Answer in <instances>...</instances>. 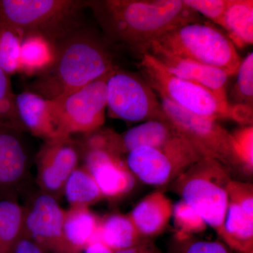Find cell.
<instances>
[{
    "mask_svg": "<svg viewBox=\"0 0 253 253\" xmlns=\"http://www.w3.org/2000/svg\"><path fill=\"white\" fill-rule=\"evenodd\" d=\"M198 14L203 15L214 24L220 26L229 0H183Z\"/></svg>",
    "mask_w": 253,
    "mask_h": 253,
    "instance_id": "4dcf8cb0",
    "label": "cell"
},
{
    "mask_svg": "<svg viewBox=\"0 0 253 253\" xmlns=\"http://www.w3.org/2000/svg\"><path fill=\"white\" fill-rule=\"evenodd\" d=\"M25 235L24 210L18 200H0V253H13Z\"/></svg>",
    "mask_w": 253,
    "mask_h": 253,
    "instance_id": "cb8c5ba5",
    "label": "cell"
},
{
    "mask_svg": "<svg viewBox=\"0 0 253 253\" xmlns=\"http://www.w3.org/2000/svg\"><path fill=\"white\" fill-rule=\"evenodd\" d=\"M180 136L168 120L146 121L121 134L114 131L113 150L119 156H126L132 150L144 146L162 147Z\"/></svg>",
    "mask_w": 253,
    "mask_h": 253,
    "instance_id": "ac0fdd59",
    "label": "cell"
},
{
    "mask_svg": "<svg viewBox=\"0 0 253 253\" xmlns=\"http://www.w3.org/2000/svg\"><path fill=\"white\" fill-rule=\"evenodd\" d=\"M231 171L215 160L203 158L173 181V189L220 235L228 206Z\"/></svg>",
    "mask_w": 253,
    "mask_h": 253,
    "instance_id": "5b68a950",
    "label": "cell"
},
{
    "mask_svg": "<svg viewBox=\"0 0 253 253\" xmlns=\"http://www.w3.org/2000/svg\"><path fill=\"white\" fill-rule=\"evenodd\" d=\"M13 253H47L33 240L25 235L18 241Z\"/></svg>",
    "mask_w": 253,
    "mask_h": 253,
    "instance_id": "d6a6232c",
    "label": "cell"
},
{
    "mask_svg": "<svg viewBox=\"0 0 253 253\" xmlns=\"http://www.w3.org/2000/svg\"><path fill=\"white\" fill-rule=\"evenodd\" d=\"M139 66L145 80L160 97L193 114L215 121L231 120L239 124V104H222L209 89L169 73L149 53L141 56Z\"/></svg>",
    "mask_w": 253,
    "mask_h": 253,
    "instance_id": "8992f818",
    "label": "cell"
},
{
    "mask_svg": "<svg viewBox=\"0 0 253 253\" xmlns=\"http://www.w3.org/2000/svg\"><path fill=\"white\" fill-rule=\"evenodd\" d=\"M152 56L169 73L209 89L222 104H231L226 94L229 76L222 70L172 55L158 54Z\"/></svg>",
    "mask_w": 253,
    "mask_h": 253,
    "instance_id": "e0dca14e",
    "label": "cell"
},
{
    "mask_svg": "<svg viewBox=\"0 0 253 253\" xmlns=\"http://www.w3.org/2000/svg\"><path fill=\"white\" fill-rule=\"evenodd\" d=\"M227 191V210L219 236L235 251L253 252V184L231 179Z\"/></svg>",
    "mask_w": 253,
    "mask_h": 253,
    "instance_id": "5bb4252c",
    "label": "cell"
},
{
    "mask_svg": "<svg viewBox=\"0 0 253 253\" xmlns=\"http://www.w3.org/2000/svg\"><path fill=\"white\" fill-rule=\"evenodd\" d=\"M101 217L89 208H69L65 212L63 231L69 244L80 252L97 241Z\"/></svg>",
    "mask_w": 253,
    "mask_h": 253,
    "instance_id": "ffe728a7",
    "label": "cell"
},
{
    "mask_svg": "<svg viewBox=\"0 0 253 253\" xmlns=\"http://www.w3.org/2000/svg\"><path fill=\"white\" fill-rule=\"evenodd\" d=\"M161 102L168 121L203 158L215 160L230 171L239 168L230 132L217 121L188 112L164 98H161Z\"/></svg>",
    "mask_w": 253,
    "mask_h": 253,
    "instance_id": "9c48e42d",
    "label": "cell"
},
{
    "mask_svg": "<svg viewBox=\"0 0 253 253\" xmlns=\"http://www.w3.org/2000/svg\"><path fill=\"white\" fill-rule=\"evenodd\" d=\"M231 148L238 168L245 174L253 172V126H241L230 132Z\"/></svg>",
    "mask_w": 253,
    "mask_h": 253,
    "instance_id": "83f0119b",
    "label": "cell"
},
{
    "mask_svg": "<svg viewBox=\"0 0 253 253\" xmlns=\"http://www.w3.org/2000/svg\"><path fill=\"white\" fill-rule=\"evenodd\" d=\"M55 57V44L39 35L23 36L20 56V73L34 78L45 71Z\"/></svg>",
    "mask_w": 253,
    "mask_h": 253,
    "instance_id": "603a6c76",
    "label": "cell"
},
{
    "mask_svg": "<svg viewBox=\"0 0 253 253\" xmlns=\"http://www.w3.org/2000/svg\"><path fill=\"white\" fill-rule=\"evenodd\" d=\"M109 73L54 100L58 122L63 136L87 134L104 126Z\"/></svg>",
    "mask_w": 253,
    "mask_h": 253,
    "instance_id": "30bf717a",
    "label": "cell"
},
{
    "mask_svg": "<svg viewBox=\"0 0 253 253\" xmlns=\"http://www.w3.org/2000/svg\"><path fill=\"white\" fill-rule=\"evenodd\" d=\"M183 253H229L224 245L217 241H196L187 243Z\"/></svg>",
    "mask_w": 253,
    "mask_h": 253,
    "instance_id": "1f68e13d",
    "label": "cell"
},
{
    "mask_svg": "<svg viewBox=\"0 0 253 253\" xmlns=\"http://www.w3.org/2000/svg\"><path fill=\"white\" fill-rule=\"evenodd\" d=\"M63 196L69 208H89L104 199L94 177L84 166H78L65 184Z\"/></svg>",
    "mask_w": 253,
    "mask_h": 253,
    "instance_id": "d4e9b609",
    "label": "cell"
},
{
    "mask_svg": "<svg viewBox=\"0 0 253 253\" xmlns=\"http://www.w3.org/2000/svg\"><path fill=\"white\" fill-rule=\"evenodd\" d=\"M189 59L235 76L242 59L224 32L211 23H186L160 37L148 52Z\"/></svg>",
    "mask_w": 253,
    "mask_h": 253,
    "instance_id": "3957f363",
    "label": "cell"
},
{
    "mask_svg": "<svg viewBox=\"0 0 253 253\" xmlns=\"http://www.w3.org/2000/svg\"><path fill=\"white\" fill-rule=\"evenodd\" d=\"M126 166L136 179L148 185L170 184L194 163L201 155L183 137L162 147L138 148L126 155Z\"/></svg>",
    "mask_w": 253,
    "mask_h": 253,
    "instance_id": "ba28073f",
    "label": "cell"
},
{
    "mask_svg": "<svg viewBox=\"0 0 253 253\" xmlns=\"http://www.w3.org/2000/svg\"><path fill=\"white\" fill-rule=\"evenodd\" d=\"M79 147L82 166L94 177L104 198L120 199L133 189L136 178L123 156L106 149Z\"/></svg>",
    "mask_w": 253,
    "mask_h": 253,
    "instance_id": "9a60e30c",
    "label": "cell"
},
{
    "mask_svg": "<svg viewBox=\"0 0 253 253\" xmlns=\"http://www.w3.org/2000/svg\"><path fill=\"white\" fill-rule=\"evenodd\" d=\"M11 80L0 68V126L26 132L18 118Z\"/></svg>",
    "mask_w": 253,
    "mask_h": 253,
    "instance_id": "f1b7e54d",
    "label": "cell"
},
{
    "mask_svg": "<svg viewBox=\"0 0 253 253\" xmlns=\"http://www.w3.org/2000/svg\"><path fill=\"white\" fill-rule=\"evenodd\" d=\"M18 118L26 132L43 141L66 137L60 129L54 100L24 90L16 94Z\"/></svg>",
    "mask_w": 253,
    "mask_h": 253,
    "instance_id": "2e32d148",
    "label": "cell"
},
{
    "mask_svg": "<svg viewBox=\"0 0 253 253\" xmlns=\"http://www.w3.org/2000/svg\"><path fill=\"white\" fill-rule=\"evenodd\" d=\"M109 43L83 25L55 43L52 64L32 78L25 90L56 100L81 89L117 67Z\"/></svg>",
    "mask_w": 253,
    "mask_h": 253,
    "instance_id": "7a4b0ae2",
    "label": "cell"
},
{
    "mask_svg": "<svg viewBox=\"0 0 253 253\" xmlns=\"http://www.w3.org/2000/svg\"><path fill=\"white\" fill-rule=\"evenodd\" d=\"M87 0H0V23L54 44L84 25Z\"/></svg>",
    "mask_w": 253,
    "mask_h": 253,
    "instance_id": "277c9868",
    "label": "cell"
},
{
    "mask_svg": "<svg viewBox=\"0 0 253 253\" xmlns=\"http://www.w3.org/2000/svg\"><path fill=\"white\" fill-rule=\"evenodd\" d=\"M107 42L142 56L155 41L201 17L183 0H87Z\"/></svg>",
    "mask_w": 253,
    "mask_h": 253,
    "instance_id": "6da1fadb",
    "label": "cell"
},
{
    "mask_svg": "<svg viewBox=\"0 0 253 253\" xmlns=\"http://www.w3.org/2000/svg\"><path fill=\"white\" fill-rule=\"evenodd\" d=\"M80 161L79 144L72 136L44 141L36 157V183L40 191L59 202L65 184Z\"/></svg>",
    "mask_w": 253,
    "mask_h": 253,
    "instance_id": "7c38bea8",
    "label": "cell"
},
{
    "mask_svg": "<svg viewBox=\"0 0 253 253\" xmlns=\"http://www.w3.org/2000/svg\"><path fill=\"white\" fill-rule=\"evenodd\" d=\"M22 39L14 28L0 23V68L9 77L20 71Z\"/></svg>",
    "mask_w": 253,
    "mask_h": 253,
    "instance_id": "484cf974",
    "label": "cell"
},
{
    "mask_svg": "<svg viewBox=\"0 0 253 253\" xmlns=\"http://www.w3.org/2000/svg\"><path fill=\"white\" fill-rule=\"evenodd\" d=\"M23 134L0 126V200H18L31 184L29 156Z\"/></svg>",
    "mask_w": 253,
    "mask_h": 253,
    "instance_id": "4fadbf2b",
    "label": "cell"
},
{
    "mask_svg": "<svg viewBox=\"0 0 253 253\" xmlns=\"http://www.w3.org/2000/svg\"><path fill=\"white\" fill-rule=\"evenodd\" d=\"M83 253H113V251L102 243L96 241L88 246Z\"/></svg>",
    "mask_w": 253,
    "mask_h": 253,
    "instance_id": "e575fe53",
    "label": "cell"
},
{
    "mask_svg": "<svg viewBox=\"0 0 253 253\" xmlns=\"http://www.w3.org/2000/svg\"><path fill=\"white\" fill-rule=\"evenodd\" d=\"M220 26L236 48L253 44V0H229Z\"/></svg>",
    "mask_w": 253,
    "mask_h": 253,
    "instance_id": "44dd1931",
    "label": "cell"
},
{
    "mask_svg": "<svg viewBox=\"0 0 253 253\" xmlns=\"http://www.w3.org/2000/svg\"><path fill=\"white\" fill-rule=\"evenodd\" d=\"M128 214H110L101 217L97 241L113 251L132 247L146 240Z\"/></svg>",
    "mask_w": 253,
    "mask_h": 253,
    "instance_id": "7402d4cb",
    "label": "cell"
},
{
    "mask_svg": "<svg viewBox=\"0 0 253 253\" xmlns=\"http://www.w3.org/2000/svg\"><path fill=\"white\" fill-rule=\"evenodd\" d=\"M172 217L176 239L181 242L189 239L194 234L203 232L208 226L203 218L182 200L173 205Z\"/></svg>",
    "mask_w": 253,
    "mask_h": 253,
    "instance_id": "4316f807",
    "label": "cell"
},
{
    "mask_svg": "<svg viewBox=\"0 0 253 253\" xmlns=\"http://www.w3.org/2000/svg\"><path fill=\"white\" fill-rule=\"evenodd\" d=\"M113 253H162L149 239H146L139 244L128 249L113 251Z\"/></svg>",
    "mask_w": 253,
    "mask_h": 253,
    "instance_id": "836d02e7",
    "label": "cell"
},
{
    "mask_svg": "<svg viewBox=\"0 0 253 253\" xmlns=\"http://www.w3.org/2000/svg\"><path fill=\"white\" fill-rule=\"evenodd\" d=\"M173 204L162 191L151 193L141 199L128 214L133 224L144 239L160 235L172 215Z\"/></svg>",
    "mask_w": 253,
    "mask_h": 253,
    "instance_id": "d6986e66",
    "label": "cell"
},
{
    "mask_svg": "<svg viewBox=\"0 0 253 253\" xmlns=\"http://www.w3.org/2000/svg\"><path fill=\"white\" fill-rule=\"evenodd\" d=\"M24 210L25 234L50 253H83L69 244L64 236L65 212L59 202L38 190L30 194Z\"/></svg>",
    "mask_w": 253,
    "mask_h": 253,
    "instance_id": "8fae6325",
    "label": "cell"
},
{
    "mask_svg": "<svg viewBox=\"0 0 253 253\" xmlns=\"http://www.w3.org/2000/svg\"><path fill=\"white\" fill-rule=\"evenodd\" d=\"M237 79L231 96L233 104H246L253 106V53L250 52L242 59L239 69Z\"/></svg>",
    "mask_w": 253,
    "mask_h": 253,
    "instance_id": "f546056e",
    "label": "cell"
},
{
    "mask_svg": "<svg viewBox=\"0 0 253 253\" xmlns=\"http://www.w3.org/2000/svg\"><path fill=\"white\" fill-rule=\"evenodd\" d=\"M107 111L109 117L129 123L168 120L146 80L117 66L107 79Z\"/></svg>",
    "mask_w": 253,
    "mask_h": 253,
    "instance_id": "52a82bcc",
    "label": "cell"
}]
</instances>
